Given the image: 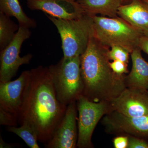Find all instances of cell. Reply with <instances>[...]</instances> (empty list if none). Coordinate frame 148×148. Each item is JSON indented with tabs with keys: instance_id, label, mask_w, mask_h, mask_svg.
<instances>
[{
	"instance_id": "cell-20",
	"label": "cell",
	"mask_w": 148,
	"mask_h": 148,
	"mask_svg": "<svg viewBox=\"0 0 148 148\" xmlns=\"http://www.w3.org/2000/svg\"><path fill=\"white\" fill-rule=\"evenodd\" d=\"M127 63L115 60L110 63V66L114 73L119 75H125L128 73Z\"/></svg>"
},
{
	"instance_id": "cell-22",
	"label": "cell",
	"mask_w": 148,
	"mask_h": 148,
	"mask_svg": "<svg viewBox=\"0 0 148 148\" xmlns=\"http://www.w3.org/2000/svg\"><path fill=\"white\" fill-rule=\"evenodd\" d=\"M115 148H127L128 144V136L119 135L114 138L113 140Z\"/></svg>"
},
{
	"instance_id": "cell-25",
	"label": "cell",
	"mask_w": 148,
	"mask_h": 148,
	"mask_svg": "<svg viewBox=\"0 0 148 148\" xmlns=\"http://www.w3.org/2000/svg\"><path fill=\"white\" fill-rule=\"evenodd\" d=\"M133 0H122V5L127 4L132 1Z\"/></svg>"
},
{
	"instance_id": "cell-19",
	"label": "cell",
	"mask_w": 148,
	"mask_h": 148,
	"mask_svg": "<svg viewBox=\"0 0 148 148\" xmlns=\"http://www.w3.org/2000/svg\"><path fill=\"white\" fill-rule=\"evenodd\" d=\"M129 51L124 48L119 46H113L111 47L108 52L110 60H117L128 64L129 55Z\"/></svg>"
},
{
	"instance_id": "cell-7",
	"label": "cell",
	"mask_w": 148,
	"mask_h": 148,
	"mask_svg": "<svg viewBox=\"0 0 148 148\" xmlns=\"http://www.w3.org/2000/svg\"><path fill=\"white\" fill-rule=\"evenodd\" d=\"M77 102L78 112L77 147L92 148L91 138L93 131L101 119L112 111L110 106L108 102H92L83 95Z\"/></svg>"
},
{
	"instance_id": "cell-9",
	"label": "cell",
	"mask_w": 148,
	"mask_h": 148,
	"mask_svg": "<svg viewBox=\"0 0 148 148\" xmlns=\"http://www.w3.org/2000/svg\"><path fill=\"white\" fill-rule=\"evenodd\" d=\"M102 123L109 134L148 139V114L131 117L112 110L103 117Z\"/></svg>"
},
{
	"instance_id": "cell-15",
	"label": "cell",
	"mask_w": 148,
	"mask_h": 148,
	"mask_svg": "<svg viewBox=\"0 0 148 148\" xmlns=\"http://www.w3.org/2000/svg\"><path fill=\"white\" fill-rule=\"evenodd\" d=\"M84 13L89 16L101 14L110 17L118 16V11L122 0H77Z\"/></svg>"
},
{
	"instance_id": "cell-23",
	"label": "cell",
	"mask_w": 148,
	"mask_h": 148,
	"mask_svg": "<svg viewBox=\"0 0 148 148\" xmlns=\"http://www.w3.org/2000/svg\"><path fill=\"white\" fill-rule=\"evenodd\" d=\"M139 47L148 55V34H143L140 39Z\"/></svg>"
},
{
	"instance_id": "cell-1",
	"label": "cell",
	"mask_w": 148,
	"mask_h": 148,
	"mask_svg": "<svg viewBox=\"0 0 148 148\" xmlns=\"http://www.w3.org/2000/svg\"><path fill=\"white\" fill-rule=\"evenodd\" d=\"M67 106L56 97L49 67L29 70L18 123L26 122L37 132L38 141L46 145L63 119Z\"/></svg>"
},
{
	"instance_id": "cell-26",
	"label": "cell",
	"mask_w": 148,
	"mask_h": 148,
	"mask_svg": "<svg viewBox=\"0 0 148 148\" xmlns=\"http://www.w3.org/2000/svg\"><path fill=\"white\" fill-rule=\"evenodd\" d=\"M143 1H144L145 2L147 3L148 4V0H143Z\"/></svg>"
},
{
	"instance_id": "cell-2",
	"label": "cell",
	"mask_w": 148,
	"mask_h": 148,
	"mask_svg": "<svg viewBox=\"0 0 148 148\" xmlns=\"http://www.w3.org/2000/svg\"><path fill=\"white\" fill-rule=\"evenodd\" d=\"M110 48L92 36L80 56L82 95L92 102L109 103L127 88L126 75L116 74L111 69Z\"/></svg>"
},
{
	"instance_id": "cell-6",
	"label": "cell",
	"mask_w": 148,
	"mask_h": 148,
	"mask_svg": "<svg viewBox=\"0 0 148 148\" xmlns=\"http://www.w3.org/2000/svg\"><path fill=\"white\" fill-rule=\"evenodd\" d=\"M29 71L15 80L0 82V124L16 126L24 101Z\"/></svg>"
},
{
	"instance_id": "cell-5",
	"label": "cell",
	"mask_w": 148,
	"mask_h": 148,
	"mask_svg": "<svg viewBox=\"0 0 148 148\" xmlns=\"http://www.w3.org/2000/svg\"><path fill=\"white\" fill-rule=\"evenodd\" d=\"M80 56L63 57L57 64L49 66L57 99L66 106L76 102L82 95L84 86Z\"/></svg>"
},
{
	"instance_id": "cell-4",
	"label": "cell",
	"mask_w": 148,
	"mask_h": 148,
	"mask_svg": "<svg viewBox=\"0 0 148 148\" xmlns=\"http://www.w3.org/2000/svg\"><path fill=\"white\" fill-rule=\"evenodd\" d=\"M93 36L104 45L111 48L119 46L131 53L139 47L143 33L119 17L92 16Z\"/></svg>"
},
{
	"instance_id": "cell-21",
	"label": "cell",
	"mask_w": 148,
	"mask_h": 148,
	"mask_svg": "<svg viewBox=\"0 0 148 148\" xmlns=\"http://www.w3.org/2000/svg\"><path fill=\"white\" fill-rule=\"evenodd\" d=\"M127 148H148V143L143 138L128 136Z\"/></svg>"
},
{
	"instance_id": "cell-13",
	"label": "cell",
	"mask_w": 148,
	"mask_h": 148,
	"mask_svg": "<svg viewBox=\"0 0 148 148\" xmlns=\"http://www.w3.org/2000/svg\"><path fill=\"white\" fill-rule=\"evenodd\" d=\"M118 15L144 34H148V4L143 0H133L121 5Z\"/></svg>"
},
{
	"instance_id": "cell-12",
	"label": "cell",
	"mask_w": 148,
	"mask_h": 148,
	"mask_svg": "<svg viewBox=\"0 0 148 148\" xmlns=\"http://www.w3.org/2000/svg\"><path fill=\"white\" fill-rule=\"evenodd\" d=\"M27 4L31 10L41 11L61 19H74L84 14L77 0H27Z\"/></svg>"
},
{
	"instance_id": "cell-16",
	"label": "cell",
	"mask_w": 148,
	"mask_h": 148,
	"mask_svg": "<svg viewBox=\"0 0 148 148\" xmlns=\"http://www.w3.org/2000/svg\"><path fill=\"white\" fill-rule=\"evenodd\" d=\"M0 12L16 18L20 27L29 29L36 27V20L24 12L18 0H0Z\"/></svg>"
},
{
	"instance_id": "cell-10",
	"label": "cell",
	"mask_w": 148,
	"mask_h": 148,
	"mask_svg": "<svg viewBox=\"0 0 148 148\" xmlns=\"http://www.w3.org/2000/svg\"><path fill=\"white\" fill-rule=\"evenodd\" d=\"M109 103L112 111L128 116H143L148 114V90L127 87Z\"/></svg>"
},
{
	"instance_id": "cell-17",
	"label": "cell",
	"mask_w": 148,
	"mask_h": 148,
	"mask_svg": "<svg viewBox=\"0 0 148 148\" xmlns=\"http://www.w3.org/2000/svg\"><path fill=\"white\" fill-rule=\"evenodd\" d=\"M10 17L0 12V51L5 48L12 40L19 29Z\"/></svg>"
},
{
	"instance_id": "cell-14",
	"label": "cell",
	"mask_w": 148,
	"mask_h": 148,
	"mask_svg": "<svg viewBox=\"0 0 148 148\" xmlns=\"http://www.w3.org/2000/svg\"><path fill=\"white\" fill-rule=\"evenodd\" d=\"M138 47L130 53L132 62L131 71L125 76L126 87L148 90V63L143 58Z\"/></svg>"
},
{
	"instance_id": "cell-18",
	"label": "cell",
	"mask_w": 148,
	"mask_h": 148,
	"mask_svg": "<svg viewBox=\"0 0 148 148\" xmlns=\"http://www.w3.org/2000/svg\"><path fill=\"white\" fill-rule=\"evenodd\" d=\"M9 132H13L22 139L27 146L31 148H39L38 145V137L34 128L30 124L23 122L19 127L8 126L7 128Z\"/></svg>"
},
{
	"instance_id": "cell-8",
	"label": "cell",
	"mask_w": 148,
	"mask_h": 148,
	"mask_svg": "<svg viewBox=\"0 0 148 148\" xmlns=\"http://www.w3.org/2000/svg\"><path fill=\"white\" fill-rule=\"evenodd\" d=\"M32 35L29 28L20 27L12 40L2 50L0 51V82L11 81L16 75L19 67L29 64L33 56L28 53L20 56V51L24 41Z\"/></svg>"
},
{
	"instance_id": "cell-11",
	"label": "cell",
	"mask_w": 148,
	"mask_h": 148,
	"mask_svg": "<svg viewBox=\"0 0 148 148\" xmlns=\"http://www.w3.org/2000/svg\"><path fill=\"white\" fill-rule=\"evenodd\" d=\"M76 102L71 103L67 106L63 119L56 130L52 138L45 145L46 147H76L78 139Z\"/></svg>"
},
{
	"instance_id": "cell-24",
	"label": "cell",
	"mask_w": 148,
	"mask_h": 148,
	"mask_svg": "<svg viewBox=\"0 0 148 148\" xmlns=\"http://www.w3.org/2000/svg\"><path fill=\"white\" fill-rule=\"evenodd\" d=\"M12 145H8V144L5 143L4 142L1 137V140H0V148H12Z\"/></svg>"
},
{
	"instance_id": "cell-3",
	"label": "cell",
	"mask_w": 148,
	"mask_h": 148,
	"mask_svg": "<svg viewBox=\"0 0 148 148\" xmlns=\"http://www.w3.org/2000/svg\"><path fill=\"white\" fill-rule=\"evenodd\" d=\"M60 34L64 58H70L81 56L87 48L93 36L92 16L84 13L72 19H63L47 15Z\"/></svg>"
}]
</instances>
